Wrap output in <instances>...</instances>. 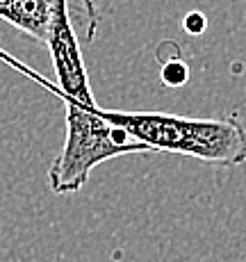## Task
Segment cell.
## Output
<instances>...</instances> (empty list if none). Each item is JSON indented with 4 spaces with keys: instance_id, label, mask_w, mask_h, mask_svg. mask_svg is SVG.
Listing matches in <instances>:
<instances>
[{
    "instance_id": "obj_1",
    "label": "cell",
    "mask_w": 246,
    "mask_h": 262,
    "mask_svg": "<svg viewBox=\"0 0 246 262\" xmlns=\"http://www.w3.org/2000/svg\"><path fill=\"white\" fill-rule=\"evenodd\" d=\"M100 114L132 139L146 144L150 153H175L214 167H239L246 162V128L237 117L192 119L167 112H117L103 107Z\"/></svg>"
},
{
    "instance_id": "obj_2",
    "label": "cell",
    "mask_w": 246,
    "mask_h": 262,
    "mask_svg": "<svg viewBox=\"0 0 246 262\" xmlns=\"http://www.w3.org/2000/svg\"><path fill=\"white\" fill-rule=\"evenodd\" d=\"M66 137L62 150L48 169V185L57 196L78 194L87 185L92 171L107 160L121 155L150 153L146 144L132 139L119 125L109 123L98 107H82L64 100Z\"/></svg>"
},
{
    "instance_id": "obj_3",
    "label": "cell",
    "mask_w": 246,
    "mask_h": 262,
    "mask_svg": "<svg viewBox=\"0 0 246 262\" xmlns=\"http://www.w3.org/2000/svg\"><path fill=\"white\" fill-rule=\"evenodd\" d=\"M92 0H55L53 3V16H50L46 46L50 50L53 69L57 75V89L62 100H73L82 107H98L96 98L89 87L87 67L82 59V39H80V28L87 34H96L98 23L80 21L75 14Z\"/></svg>"
},
{
    "instance_id": "obj_4",
    "label": "cell",
    "mask_w": 246,
    "mask_h": 262,
    "mask_svg": "<svg viewBox=\"0 0 246 262\" xmlns=\"http://www.w3.org/2000/svg\"><path fill=\"white\" fill-rule=\"evenodd\" d=\"M55 0H0V18L18 32L46 41Z\"/></svg>"
},
{
    "instance_id": "obj_5",
    "label": "cell",
    "mask_w": 246,
    "mask_h": 262,
    "mask_svg": "<svg viewBox=\"0 0 246 262\" xmlns=\"http://www.w3.org/2000/svg\"><path fill=\"white\" fill-rule=\"evenodd\" d=\"M187 80H189V67L178 55L167 59V62H162V82L164 84H169V87H183Z\"/></svg>"
},
{
    "instance_id": "obj_6",
    "label": "cell",
    "mask_w": 246,
    "mask_h": 262,
    "mask_svg": "<svg viewBox=\"0 0 246 262\" xmlns=\"http://www.w3.org/2000/svg\"><path fill=\"white\" fill-rule=\"evenodd\" d=\"M183 28L187 34H194V37H198V34L205 32V28H208V18H205L203 12H189L187 16H185L183 21Z\"/></svg>"
},
{
    "instance_id": "obj_7",
    "label": "cell",
    "mask_w": 246,
    "mask_h": 262,
    "mask_svg": "<svg viewBox=\"0 0 246 262\" xmlns=\"http://www.w3.org/2000/svg\"><path fill=\"white\" fill-rule=\"evenodd\" d=\"M0 59H3V62H7V64H12V67H14V69H16V71H21V73H25V75H28V78L37 80V82H41V84H46V82H48V80H43V78H41V75H37V73H34V71H30V69H28V67H25V64H21V62H18V59H14V57H12V55L3 53V50H0Z\"/></svg>"
}]
</instances>
